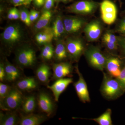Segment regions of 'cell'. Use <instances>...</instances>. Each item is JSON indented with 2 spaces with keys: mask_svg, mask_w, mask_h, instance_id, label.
<instances>
[{
  "mask_svg": "<svg viewBox=\"0 0 125 125\" xmlns=\"http://www.w3.org/2000/svg\"><path fill=\"white\" fill-rule=\"evenodd\" d=\"M103 72V78L100 89L102 96L109 100L116 99L122 96L125 93V89L120 81L117 78Z\"/></svg>",
  "mask_w": 125,
  "mask_h": 125,
  "instance_id": "obj_1",
  "label": "cell"
},
{
  "mask_svg": "<svg viewBox=\"0 0 125 125\" xmlns=\"http://www.w3.org/2000/svg\"><path fill=\"white\" fill-rule=\"evenodd\" d=\"M89 65L95 69L103 72L105 70L107 55H105L97 46H87L84 54Z\"/></svg>",
  "mask_w": 125,
  "mask_h": 125,
  "instance_id": "obj_2",
  "label": "cell"
},
{
  "mask_svg": "<svg viewBox=\"0 0 125 125\" xmlns=\"http://www.w3.org/2000/svg\"><path fill=\"white\" fill-rule=\"evenodd\" d=\"M65 42L69 58L73 61H78L87 48L84 40L79 37H70Z\"/></svg>",
  "mask_w": 125,
  "mask_h": 125,
  "instance_id": "obj_3",
  "label": "cell"
},
{
  "mask_svg": "<svg viewBox=\"0 0 125 125\" xmlns=\"http://www.w3.org/2000/svg\"><path fill=\"white\" fill-rule=\"evenodd\" d=\"M98 3L90 0H84L75 2L67 8L71 13L81 15H91L94 13L98 8Z\"/></svg>",
  "mask_w": 125,
  "mask_h": 125,
  "instance_id": "obj_4",
  "label": "cell"
},
{
  "mask_svg": "<svg viewBox=\"0 0 125 125\" xmlns=\"http://www.w3.org/2000/svg\"><path fill=\"white\" fill-rule=\"evenodd\" d=\"M22 94L18 88H12L8 95L0 102L1 107L6 110L18 109L24 101Z\"/></svg>",
  "mask_w": 125,
  "mask_h": 125,
  "instance_id": "obj_5",
  "label": "cell"
},
{
  "mask_svg": "<svg viewBox=\"0 0 125 125\" xmlns=\"http://www.w3.org/2000/svg\"><path fill=\"white\" fill-rule=\"evenodd\" d=\"M99 6L101 18L103 22L108 25L115 22L117 13L116 5L110 0H104L100 3Z\"/></svg>",
  "mask_w": 125,
  "mask_h": 125,
  "instance_id": "obj_6",
  "label": "cell"
},
{
  "mask_svg": "<svg viewBox=\"0 0 125 125\" xmlns=\"http://www.w3.org/2000/svg\"><path fill=\"white\" fill-rule=\"evenodd\" d=\"M125 59L121 58L118 55L109 53L107 55L105 69L110 76L117 78L120 75Z\"/></svg>",
  "mask_w": 125,
  "mask_h": 125,
  "instance_id": "obj_7",
  "label": "cell"
},
{
  "mask_svg": "<svg viewBox=\"0 0 125 125\" xmlns=\"http://www.w3.org/2000/svg\"><path fill=\"white\" fill-rule=\"evenodd\" d=\"M103 26L101 21L94 19L87 23L83 31L87 41L90 42H96L102 36Z\"/></svg>",
  "mask_w": 125,
  "mask_h": 125,
  "instance_id": "obj_8",
  "label": "cell"
},
{
  "mask_svg": "<svg viewBox=\"0 0 125 125\" xmlns=\"http://www.w3.org/2000/svg\"><path fill=\"white\" fill-rule=\"evenodd\" d=\"M16 60L20 67L23 68L31 67L36 62V52L31 48H23L18 50L17 52Z\"/></svg>",
  "mask_w": 125,
  "mask_h": 125,
  "instance_id": "obj_9",
  "label": "cell"
},
{
  "mask_svg": "<svg viewBox=\"0 0 125 125\" xmlns=\"http://www.w3.org/2000/svg\"><path fill=\"white\" fill-rule=\"evenodd\" d=\"M65 30L66 34H74L83 30L87 24L84 18L76 16H68L63 19Z\"/></svg>",
  "mask_w": 125,
  "mask_h": 125,
  "instance_id": "obj_10",
  "label": "cell"
},
{
  "mask_svg": "<svg viewBox=\"0 0 125 125\" xmlns=\"http://www.w3.org/2000/svg\"><path fill=\"white\" fill-rule=\"evenodd\" d=\"M75 68V71L79 76L78 80L74 84L76 94L80 100L82 102H89L90 101V98L87 83L80 71L78 66H76Z\"/></svg>",
  "mask_w": 125,
  "mask_h": 125,
  "instance_id": "obj_11",
  "label": "cell"
},
{
  "mask_svg": "<svg viewBox=\"0 0 125 125\" xmlns=\"http://www.w3.org/2000/svg\"><path fill=\"white\" fill-rule=\"evenodd\" d=\"M1 36L2 40L5 43L13 45L20 40L22 37V31L19 25L12 24L5 29Z\"/></svg>",
  "mask_w": 125,
  "mask_h": 125,
  "instance_id": "obj_12",
  "label": "cell"
},
{
  "mask_svg": "<svg viewBox=\"0 0 125 125\" xmlns=\"http://www.w3.org/2000/svg\"><path fill=\"white\" fill-rule=\"evenodd\" d=\"M52 70L53 79L57 80L66 77H71L73 68L70 62H62L54 64Z\"/></svg>",
  "mask_w": 125,
  "mask_h": 125,
  "instance_id": "obj_13",
  "label": "cell"
},
{
  "mask_svg": "<svg viewBox=\"0 0 125 125\" xmlns=\"http://www.w3.org/2000/svg\"><path fill=\"white\" fill-rule=\"evenodd\" d=\"M73 82V79L71 77L62 78L56 80L51 85H47V88L52 92L55 101L58 102L61 94Z\"/></svg>",
  "mask_w": 125,
  "mask_h": 125,
  "instance_id": "obj_14",
  "label": "cell"
},
{
  "mask_svg": "<svg viewBox=\"0 0 125 125\" xmlns=\"http://www.w3.org/2000/svg\"><path fill=\"white\" fill-rule=\"evenodd\" d=\"M38 106L41 111L49 116L53 113L54 105L49 95L44 92L39 94L37 99Z\"/></svg>",
  "mask_w": 125,
  "mask_h": 125,
  "instance_id": "obj_15",
  "label": "cell"
},
{
  "mask_svg": "<svg viewBox=\"0 0 125 125\" xmlns=\"http://www.w3.org/2000/svg\"><path fill=\"white\" fill-rule=\"evenodd\" d=\"M53 38L54 35L52 28L48 27L41 30L35 37L36 42L40 45L51 43Z\"/></svg>",
  "mask_w": 125,
  "mask_h": 125,
  "instance_id": "obj_16",
  "label": "cell"
},
{
  "mask_svg": "<svg viewBox=\"0 0 125 125\" xmlns=\"http://www.w3.org/2000/svg\"><path fill=\"white\" fill-rule=\"evenodd\" d=\"M54 55L56 60L61 62L69 58L65 41L64 40L60 39L57 42L54 50Z\"/></svg>",
  "mask_w": 125,
  "mask_h": 125,
  "instance_id": "obj_17",
  "label": "cell"
},
{
  "mask_svg": "<svg viewBox=\"0 0 125 125\" xmlns=\"http://www.w3.org/2000/svg\"><path fill=\"white\" fill-rule=\"evenodd\" d=\"M52 28L55 39H60L66 33L63 19L61 15H58L56 17Z\"/></svg>",
  "mask_w": 125,
  "mask_h": 125,
  "instance_id": "obj_18",
  "label": "cell"
},
{
  "mask_svg": "<svg viewBox=\"0 0 125 125\" xmlns=\"http://www.w3.org/2000/svg\"><path fill=\"white\" fill-rule=\"evenodd\" d=\"M5 80L10 82H14L20 77L21 73L17 67L6 60L5 64Z\"/></svg>",
  "mask_w": 125,
  "mask_h": 125,
  "instance_id": "obj_19",
  "label": "cell"
},
{
  "mask_svg": "<svg viewBox=\"0 0 125 125\" xmlns=\"http://www.w3.org/2000/svg\"><path fill=\"white\" fill-rule=\"evenodd\" d=\"M38 86L37 81L33 77H27L19 81L16 87L19 90L30 91L36 89Z\"/></svg>",
  "mask_w": 125,
  "mask_h": 125,
  "instance_id": "obj_20",
  "label": "cell"
},
{
  "mask_svg": "<svg viewBox=\"0 0 125 125\" xmlns=\"http://www.w3.org/2000/svg\"><path fill=\"white\" fill-rule=\"evenodd\" d=\"M44 116L38 114H31L23 116L19 121L20 125H39L45 121Z\"/></svg>",
  "mask_w": 125,
  "mask_h": 125,
  "instance_id": "obj_21",
  "label": "cell"
},
{
  "mask_svg": "<svg viewBox=\"0 0 125 125\" xmlns=\"http://www.w3.org/2000/svg\"><path fill=\"white\" fill-rule=\"evenodd\" d=\"M36 76L41 83L46 84L49 81L51 75V70L49 66L46 64L40 65L36 71Z\"/></svg>",
  "mask_w": 125,
  "mask_h": 125,
  "instance_id": "obj_22",
  "label": "cell"
},
{
  "mask_svg": "<svg viewBox=\"0 0 125 125\" xmlns=\"http://www.w3.org/2000/svg\"><path fill=\"white\" fill-rule=\"evenodd\" d=\"M18 116L15 113L10 112L4 114L0 113L1 125H15L18 124Z\"/></svg>",
  "mask_w": 125,
  "mask_h": 125,
  "instance_id": "obj_23",
  "label": "cell"
},
{
  "mask_svg": "<svg viewBox=\"0 0 125 125\" xmlns=\"http://www.w3.org/2000/svg\"><path fill=\"white\" fill-rule=\"evenodd\" d=\"M36 98L33 96L27 97L24 100L22 105L23 112L27 114L32 113L36 108Z\"/></svg>",
  "mask_w": 125,
  "mask_h": 125,
  "instance_id": "obj_24",
  "label": "cell"
},
{
  "mask_svg": "<svg viewBox=\"0 0 125 125\" xmlns=\"http://www.w3.org/2000/svg\"><path fill=\"white\" fill-rule=\"evenodd\" d=\"M112 113L111 109L108 108L98 117L88 119L94 121L99 125H112Z\"/></svg>",
  "mask_w": 125,
  "mask_h": 125,
  "instance_id": "obj_25",
  "label": "cell"
},
{
  "mask_svg": "<svg viewBox=\"0 0 125 125\" xmlns=\"http://www.w3.org/2000/svg\"><path fill=\"white\" fill-rule=\"evenodd\" d=\"M52 13L49 10H44L35 25V29L41 30L47 27L51 18Z\"/></svg>",
  "mask_w": 125,
  "mask_h": 125,
  "instance_id": "obj_26",
  "label": "cell"
},
{
  "mask_svg": "<svg viewBox=\"0 0 125 125\" xmlns=\"http://www.w3.org/2000/svg\"><path fill=\"white\" fill-rule=\"evenodd\" d=\"M54 54V49L51 43L44 45L41 51V57L45 61H49L53 57Z\"/></svg>",
  "mask_w": 125,
  "mask_h": 125,
  "instance_id": "obj_27",
  "label": "cell"
},
{
  "mask_svg": "<svg viewBox=\"0 0 125 125\" xmlns=\"http://www.w3.org/2000/svg\"><path fill=\"white\" fill-rule=\"evenodd\" d=\"M113 31L120 35H125V16L118 20Z\"/></svg>",
  "mask_w": 125,
  "mask_h": 125,
  "instance_id": "obj_28",
  "label": "cell"
},
{
  "mask_svg": "<svg viewBox=\"0 0 125 125\" xmlns=\"http://www.w3.org/2000/svg\"><path fill=\"white\" fill-rule=\"evenodd\" d=\"M118 55L125 59V35L118 36Z\"/></svg>",
  "mask_w": 125,
  "mask_h": 125,
  "instance_id": "obj_29",
  "label": "cell"
},
{
  "mask_svg": "<svg viewBox=\"0 0 125 125\" xmlns=\"http://www.w3.org/2000/svg\"><path fill=\"white\" fill-rule=\"evenodd\" d=\"M114 31L112 30H107L104 34L102 38L107 39L110 42L117 43L118 45V36L115 34Z\"/></svg>",
  "mask_w": 125,
  "mask_h": 125,
  "instance_id": "obj_30",
  "label": "cell"
},
{
  "mask_svg": "<svg viewBox=\"0 0 125 125\" xmlns=\"http://www.w3.org/2000/svg\"><path fill=\"white\" fill-rule=\"evenodd\" d=\"M12 88L10 86L3 83L1 82L0 83V102H2L8 95L11 91Z\"/></svg>",
  "mask_w": 125,
  "mask_h": 125,
  "instance_id": "obj_31",
  "label": "cell"
},
{
  "mask_svg": "<svg viewBox=\"0 0 125 125\" xmlns=\"http://www.w3.org/2000/svg\"><path fill=\"white\" fill-rule=\"evenodd\" d=\"M20 19L25 24L28 26L31 25V22L30 20L29 13L26 9H23L20 11Z\"/></svg>",
  "mask_w": 125,
  "mask_h": 125,
  "instance_id": "obj_32",
  "label": "cell"
},
{
  "mask_svg": "<svg viewBox=\"0 0 125 125\" xmlns=\"http://www.w3.org/2000/svg\"><path fill=\"white\" fill-rule=\"evenodd\" d=\"M125 89V60L119 76L117 78Z\"/></svg>",
  "mask_w": 125,
  "mask_h": 125,
  "instance_id": "obj_33",
  "label": "cell"
},
{
  "mask_svg": "<svg viewBox=\"0 0 125 125\" xmlns=\"http://www.w3.org/2000/svg\"><path fill=\"white\" fill-rule=\"evenodd\" d=\"M6 73L5 64L2 62L0 64V80L2 82L5 80Z\"/></svg>",
  "mask_w": 125,
  "mask_h": 125,
  "instance_id": "obj_34",
  "label": "cell"
},
{
  "mask_svg": "<svg viewBox=\"0 0 125 125\" xmlns=\"http://www.w3.org/2000/svg\"><path fill=\"white\" fill-rule=\"evenodd\" d=\"M54 0H45L44 9L45 10H49L54 5Z\"/></svg>",
  "mask_w": 125,
  "mask_h": 125,
  "instance_id": "obj_35",
  "label": "cell"
},
{
  "mask_svg": "<svg viewBox=\"0 0 125 125\" xmlns=\"http://www.w3.org/2000/svg\"><path fill=\"white\" fill-rule=\"evenodd\" d=\"M10 1L15 7L22 5H26V0H10Z\"/></svg>",
  "mask_w": 125,
  "mask_h": 125,
  "instance_id": "obj_36",
  "label": "cell"
},
{
  "mask_svg": "<svg viewBox=\"0 0 125 125\" xmlns=\"http://www.w3.org/2000/svg\"><path fill=\"white\" fill-rule=\"evenodd\" d=\"M15 7L11 8L8 12L7 14V18L10 20H14V14L15 10Z\"/></svg>",
  "mask_w": 125,
  "mask_h": 125,
  "instance_id": "obj_37",
  "label": "cell"
},
{
  "mask_svg": "<svg viewBox=\"0 0 125 125\" xmlns=\"http://www.w3.org/2000/svg\"><path fill=\"white\" fill-rule=\"evenodd\" d=\"M34 4L37 7H40L45 4V0H33Z\"/></svg>",
  "mask_w": 125,
  "mask_h": 125,
  "instance_id": "obj_38",
  "label": "cell"
},
{
  "mask_svg": "<svg viewBox=\"0 0 125 125\" xmlns=\"http://www.w3.org/2000/svg\"><path fill=\"white\" fill-rule=\"evenodd\" d=\"M20 18V13L19 10L15 8L14 14V20H17Z\"/></svg>",
  "mask_w": 125,
  "mask_h": 125,
  "instance_id": "obj_39",
  "label": "cell"
},
{
  "mask_svg": "<svg viewBox=\"0 0 125 125\" xmlns=\"http://www.w3.org/2000/svg\"><path fill=\"white\" fill-rule=\"evenodd\" d=\"M29 16L30 20L31 21V23L33 22L34 21H35L34 20V14L33 10H32L30 11L29 13Z\"/></svg>",
  "mask_w": 125,
  "mask_h": 125,
  "instance_id": "obj_40",
  "label": "cell"
},
{
  "mask_svg": "<svg viewBox=\"0 0 125 125\" xmlns=\"http://www.w3.org/2000/svg\"><path fill=\"white\" fill-rule=\"evenodd\" d=\"M33 11L35 21L37 20L38 19L39 16V12L35 10H32Z\"/></svg>",
  "mask_w": 125,
  "mask_h": 125,
  "instance_id": "obj_41",
  "label": "cell"
},
{
  "mask_svg": "<svg viewBox=\"0 0 125 125\" xmlns=\"http://www.w3.org/2000/svg\"><path fill=\"white\" fill-rule=\"evenodd\" d=\"M32 1H33V0H26V5L29 4Z\"/></svg>",
  "mask_w": 125,
  "mask_h": 125,
  "instance_id": "obj_42",
  "label": "cell"
},
{
  "mask_svg": "<svg viewBox=\"0 0 125 125\" xmlns=\"http://www.w3.org/2000/svg\"><path fill=\"white\" fill-rule=\"evenodd\" d=\"M121 17L125 16V10L123 11H122L121 14Z\"/></svg>",
  "mask_w": 125,
  "mask_h": 125,
  "instance_id": "obj_43",
  "label": "cell"
},
{
  "mask_svg": "<svg viewBox=\"0 0 125 125\" xmlns=\"http://www.w3.org/2000/svg\"><path fill=\"white\" fill-rule=\"evenodd\" d=\"M57 1H62L63 2H66L67 1V0H56Z\"/></svg>",
  "mask_w": 125,
  "mask_h": 125,
  "instance_id": "obj_44",
  "label": "cell"
},
{
  "mask_svg": "<svg viewBox=\"0 0 125 125\" xmlns=\"http://www.w3.org/2000/svg\"><path fill=\"white\" fill-rule=\"evenodd\" d=\"M118 1H119V2H120V5L121 6V0H118Z\"/></svg>",
  "mask_w": 125,
  "mask_h": 125,
  "instance_id": "obj_45",
  "label": "cell"
}]
</instances>
